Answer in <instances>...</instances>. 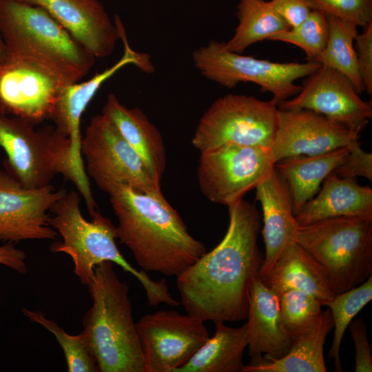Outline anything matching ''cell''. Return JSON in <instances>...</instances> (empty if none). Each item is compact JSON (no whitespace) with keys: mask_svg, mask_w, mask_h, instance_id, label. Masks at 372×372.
I'll return each mask as SVG.
<instances>
[{"mask_svg":"<svg viewBox=\"0 0 372 372\" xmlns=\"http://www.w3.org/2000/svg\"><path fill=\"white\" fill-rule=\"evenodd\" d=\"M24 119L0 114V147L6 154L5 169L23 187L40 188L56 174L71 181L84 198L89 214L98 210L89 181L78 174L70 140L54 127L35 130Z\"/></svg>","mask_w":372,"mask_h":372,"instance_id":"5","label":"cell"},{"mask_svg":"<svg viewBox=\"0 0 372 372\" xmlns=\"http://www.w3.org/2000/svg\"><path fill=\"white\" fill-rule=\"evenodd\" d=\"M92 305L83 318L100 372H145L129 287L121 281L112 262L94 268L87 287Z\"/></svg>","mask_w":372,"mask_h":372,"instance_id":"4","label":"cell"},{"mask_svg":"<svg viewBox=\"0 0 372 372\" xmlns=\"http://www.w3.org/2000/svg\"><path fill=\"white\" fill-rule=\"evenodd\" d=\"M22 312L31 322L43 326L54 335L64 353L68 371H99L90 339L83 331L78 335H70L41 311L23 308Z\"/></svg>","mask_w":372,"mask_h":372,"instance_id":"30","label":"cell"},{"mask_svg":"<svg viewBox=\"0 0 372 372\" xmlns=\"http://www.w3.org/2000/svg\"><path fill=\"white\" fill-rule=\"evenodd\" d=\"M26 255L22 249L15 247V243L6 242L0 245V264L18 273L27 272Z\"/></svg>","mask_w":372,"mask_h":372,"instance_id":"38","label":"cell"},{"mask_svg":"<svg viewBox=\"0 0 372 372\" xmlns=\"http://www.w3.org/2000/svg\"><path fill=\"white\" fill-rule=\"evenodd\" d=\"M279 305L283 326L293 339L318 320L323 306L313 296L296 289L280 293Z\"/></svg>","mask_w":372,"mask_h":372,"instance_id":"32","label":"cell"},{"mask_svg":"<svg viewBox=\"0 0 372 372\" xmlns=\"http://www.w3.org/2000/svg\"><path fill=\"white\" fill-rule=\"evenodd\" d=\"M66 192L51 184L26 188L0 169V240H56L59 234L50 225V209Z\"/></svg>","mask_w":372,"mask_h":372,"instance_id":"14","label":"cell"},{"mask_svg":"<svg viewBox=\"0 0 372 372\" xmlns=\"http://www.w3.org/2000/svg\"><path fill=\"white\" fill-rule=\"evenodd\" d=\"M327 18L329 25L327 44L313 62L339 72L351 81L358 93L361 94L365 90L354 45L358 34L357 26L330 15H327Z\"/></svg>","mask_w":372,"mask_h":372,"instance_id":"28","label":"cell"},{"mask_svg":"<svg viewBox=\"0 0 372 372\" xmlns=\"http://www.w3.org/2000/svg\"><path fill=\"white\" fill-rule=\"evenodd\" d=\"M227 207L229 222L222 240L176 277L180 304L203 322L247 319L249 291L264 260L256 205L241 198Z\"/></svg>","mask_w":372,"mask_h":372,"instance_id":"1","label":"cell"},{"mask_svg":"<svg viewBox=\"0 0 372 372\" xmlns=\"http://www.w3.org/2000/svg\"><path fill=\"white\" fill-rule=\"evenodd\" d=\"M44 9L96 58L110 55L120 39L113 23L98 0H19Z\"/></svg>","mask_w":372,"mask_h":372,"instance_id":"18","label":"cell"},{"mask_svg":"<svg viewBox=\"0 0 372 372\" xmlns=\"http://www.w3.org/2000/svg\"><path fill=\"white\" fill-rule=\"evenodd\" d=\"M372 300V276L361 285L345 292L336 294L327 306L331 311L334 335L328 358L334 360L335 370L342 372L340 346L344 333L350 322L364 307Z\"/></svg>","mask_w":372,"mask_h":372,"instance_id":"29","label":"cell"},{"mask_svg":"<svg viewBox=\"0 0 372 372\" xmlns=\"http://www.w3.org/2000/svg\"><path fill=\"white\" fill-rule=\"evenodd\" d=\"M349 152L333 173L341 178H356L361 176L372 180V154L364 151L356 141L349 146Z\"/></svg>","mask_w":372,"mask_h":372,"instance_id":"34","label":"cell"},{"mask_svg":"<svg viewBox=\"0 0 372 372\" xmlns=\"http://www.w3.org/2000/svg\"><path fill=\"white\" fill-rule=\"evenodd\" d=\"M247 326L249 364L264 358L278 359L289 351L293 338L285 330L280 315L279 294L258 275L249 296Z\"/></svg>","mask_w":372,"mask_h":372,"instance_id":"19","label":"cell"},{"mask_svg":"<svg viewBox=\"0 0 372 372\" xmlns=\"http://www.w3.org/2000/svg\"><path fill=\"white\" fill-rule=\"evenodd\" d=\"M6 55V47L0 33V61L5 57Z\"/></svg>","mask_w":372,"mask_h":372,"instance_id":"39","label":"cell"},{"mask_svg":"<svg viewBox=\"0 0 372 372\" xmlns=\"http://www.w3.org/2000/svg\"><path fill=\"white\" fill-rule=\"evenodd\" d=\"M102 114L109 118L161 185L166 166V150L157 127L138 107H127L114 94L107 96Z\"/></svg>","mask_w":372,"mask_h":372,"instance_id":"22","label":"cell"},{"mask_svg":"<svg viewBox=\"0 0 372 372\" xmlns=\"http://www.w3.org/2000/svg\"><path fill=\"white\" fill-rule=\"evenodd\" d=\"M359 137V132L313 111L278 108L270 150L276 163L289 156L321 154L347 147Z\"/></svg>","mask_w":372,"mask_h":372,"instance_id":"16","label":"cell"},{"mask_svg":"<svg viewBox=\"0 0 372 372\" xmlns=\"http://www.w3.org/2000/svg\"><path fill=\"white\" fill-rule=\"evenodd\" d=\"M278 107L309 110L359 133L372 118L371 102L362 100L343 74L322 65L307 77L298 94Z\"/></svg>","mask_w":372,"mask_h":372,"instance_id":"15","label":"cell"},{"mask_svg":"<svg viewBox=\"0 0 372 372\" xmlns=\"http://www.w3.org/2000/svg\"><path fill=\"white\" fill-rule=\"evenodd\" d=\"M355 39L359 72L364 86L365 92L372 94V22L363 28Z\"/></svg>","mask_w":372,"mask_h":372,"instance_id":"35","label":"cell"},{"mask_svg":"<svg viewBox=\"0 0 372 372\" xmlns=\"http://www.w3.org/2000/svg\"><path fill=\"white\" fill-rule=\"evenodd\" d=\"M256 199L261 204L265 245L264 260L258 275H266L284 249L292 242L299 225L293 210L289 187L275 168L255 188Z\"/></svg>","mask_w":372,"mask_h":372,"instance_id":"20","label":"cell"},{"mask_svg":"<svg viewBox=\"0 0 372 372\" xmlns=\"http://www.w3.org/2000/svg\"><path fill=\"white\" fill-rule=\"evenodd\" d=\"M81 197L75 191L66 192L50 208L49 223L62 238L50 245L53 253L68 254L74 264V273L87 287L90 284L94 268L104 261L115 263L134 276L142 285L149 304H166L179 306L169 293L165 279L152 280L143 271L132 267L123 256L116 244V226L98 210L86 220L80 209Z\"/></svg>","mask_w":372,"mask_h":372,"instance_id":"3","label":"cell"},{"mask_svg":"<svg viewBox=\"0 0 372 372\" xmlns=\"http://www.w3.org/2000/svg\"><path fill=\"white\" fill-rule=\"evenodd\" d=\"M81 154L87 176L108 194L122 185L144 193L161 191L141 157L103 114L91 118L81 138Z\"/></svg>","mask_w":372,"mask_h":372,"instance_id":"10","label":"cell"},{"mask_svg":"<svg viewBox=\"0 0 372 372\" xmlns=\"http://www.w3.org/2000/svg\"><path fill=\"white\" fill-rule=\"evenodd\" d=\"M328 36L327 15L319 10H312L299 25L276 32L267 40L295 45L304 52L308 61L313 62L324 49Z\"/></svg>","mask_w":372,"mask_h":372,"instance_id":"31","label":"cell"},{"mask_svg":"<svg viewBox=\"0 0 372 372\" xmlns=\"http://www.w3.org/2000/svg\"><path fill=\"white\" fill-rule=\"evenodd\" d=\"M312 10L322 12L355 26L372 22V0H307Z\"/></svg>","mask_w":372,"mask_h":372,"instance_id":"33","label":"cell"},{"mask_svg":"<svg viewBox=\"0 0 372 372\" xmlns=\"http://www.w3.org/2000/svg\"><path fill=\"white\" fill-rule=\"evenodd\" d=\"M274 11L289 28L297 26L311 13L312 9L307 0H271Z\"/></svg>","mask_w":372,"mask_h":372,"instance_id":"37","label":"cell"},{"mask_svg":"<svg viewBox=\"0 0 372 372\" xmlns=\"http://www.w3.org/2000/svg\"><path fill=\"white\" fill-rule=\"evenodd\" d=\"M342 216L372 218V189L359 185L356 178H341L333 172L324 180L318 195L295 215L300 226Z\"/></svg>","mask_w":372,"mask_h":372,"instance_id":"21","label":"cell"},{"mask_svg":"<svg viewBox=\"0 0 372 372\" xmlns=\"http://www.w3.org/2000/svg\"><path fill=\"white\" fill-rule=\"evenodd\" d=\"M119 32L120 39L124 45L121 58L88 81L65 86L60 92L50 118L53 121L55 129L70 140L73 163L78 174L85 180H89V178L81 154V121L88 104L103 83L122 68L133 64L147 73H152L154 70L147 54L138 52L131 48L123 25L119 27Z\"/></svg>","mask_w":372,"mask_h":372,"instance_id":"17","label":"cell"},{"mask_svg":"<svg viewBox=\"0 0 372 372\" xmlns=\"http://www.w3.org/2000/svg\"><path fill=\"white\" fill-rule=\"evenodd\" d=\"M205 322L176 311H159L136 323L145 372H176L209 339Z\"/></svg>","mask_w":372,"mask_h":372,"instance_id":"13","label":"cell"},{"mask_svg":"<svg viewBox=\"0 0 372 372\" xmlns=\"http://www.w3.org/2000/svg\"><path fill=\"white\" fill-rule=\"evenodd\" d=\"M76 83L40 62L6 52L0 61V114L35 125L50 118L61 90Z\"/></svg>","mask_w":372,"mask_h":372,"instance_id":"12","label":"cell"},{"mask_svg":"<svg viewBox=\"0 0 372 372\" xmlns=\"http://www.w3.org/2000/svg\"><path fill=\"white\" fill-rule=\"evenodd\" d=\"M274 165L269 147L226 143L200 152L199 188L209 201L228 206L256 188Z\"/></svg>","mask_w":372,"mask_h":372,"instance_id":"11","label":"cell"},{"mask_svg":"<svg viewBox=\"0 0 372 372\" xmlns=\"http://www.w3.org/2000/svg\"><path fill=\"white\" fill-rule=\"evenodd\" d=\"M260 277L278 294L289 289L302 291L317 298L323 306L336 295L322 267L296 242L288 245L271 270Z\"/></svg>","mask_w":372,"mask_h":372,"instance_id":"23","label":"cell"},{"mask_svg":"<svg viewBox=\"0 0 372 372\" xmlns=\"http://www.w3.org/2000/svg\"><path fill=\"white\" fill-rule=\"evenodd\" d=\"M278 111L272 99L264 101L253 96L226 94L203 114L192 143L200 152L226 143L270 148Z\"/></svg>","mask_w":372,"mask_h":372,"instance_id":"9","label":"cell"},{"mask_svg":"<svg viewBox=\"0 0 372 372\" xmlns=\"http://www.w3.org/2000/svg\"><path fill=\"white\" fill-rule=\"evenodd\" d=\"M348 327L355 348V372H371L372 357L365 322L356 319Z\"/></svg>","mask_w":372,"mask_h":372,"instance_id":"36","label":"cell"},{"mask_svg":"<svg viewBox=\"0 0 372 372\" xmlns=\"http://www.w3.org/2000/svg\"><path fill=\"white\" fill-rule=\"evenodd\" d=\"M109 195L117 238L143 270L177 277L207 252L161 191L144 193L122 185Z\"/></svg>","mask_w":372,"mask_h":372,"instance_id":"2","label":"cell"},{"mask_svg":"<svg viewBox=\"0 0 372 372\" xmlns=\"http://www.w3.org/2000/svg\"><path fill=\"white\" fill-rule=\"evenodd\" d=\"M349 152L347 147L316 155H298L277 161L274 168L290 191L293 214L318 192L325 178L339 166Z\"/></svg>","mask_w":372,"mask_h":372,"instance_id":"25","label":"cell"},{"mask_svg":"<svg viewBox=\"0 0 372 372\" xmlns=\"http://www.w3.org/2000/svg\"><path fill=\"white\" fill-rule=\"evenodd\" d=\"M333 329L329 309L322 311L318 320L293 339L291 347L278 359H262L245 365L242 372H326L324 345Z\"/></svg>","mask_w":372,"mask_h":372,"instance_id":"24","label":"cell"},{"mask_svg":"<svg viewBox=\"0 0 372 372\" xmlns=\"http://www.w3.org/2000/svg\"><path fill=\"white\" fill-rule=\"evenodd\" d=\"M202 76L226 88L241 82L257 84L262 92L272 94L277 105L298 94L302 86L295 81L307 77L321 67L318 63H278L242 55L227 50L223 41L211 40L192 53Z\"/></svg>","mask_w":372,"mask_h":372,"instance_id":"8","label":"cell"},{"mask_svg":"<svg viewBox=\"0 0 372 372\" xmlns=\"http://www.w3.org/2000/svg\"><path fill=\"white\" fill-rule=\"evenodd\" d=\"M294 240L322 267L335 294L372 275L371 217H336L299 225Z\"/></svg>","mask_w":372,"mask_h":372,"instance_id":"7","label":"cell"},{"mask_svg":"<svg viewBox=\"0 0 372 372\" xmlns=\"http://www.w3.org/2000/svg\"><path fill=\"white\" fill-rule=\"evenodd\" d=\"M237 10L238 24L232 37L224 42L229 51L241 54L250 45L290 28L274 11L270 1L239 0Z\"/></svg>","mask_w":372,"mask_h":372,"instance_id":"27","label":"cell"},{"mask_svg":"<svg viewBox=\"0 0 372 372\" xmlns=\"http://www.w3.org/2000/svg\"><path fill=\"white\" fill-rule=\"evenodd\" d=\"M214 322L213 337L198 349L176 372H242V358L248 344L247 323L233 328Z\"/></svg>","mask_w":372,"mask_h":372,"instance_id":"26","label":"cell"},{"mask_svg":"<svg viewBox=\"0 0 372 372\" xmlns=\"http://www.w3.org/2000/svg\"><path fill=\"white\" fill-rule=\"evenodd\" d=\"M0 33L6 52L43 63L78 82L95 56L41 7L0 0Z\"/></svg>","mask_w":372,"mask_h":372,"instance_id":"6","label":"cell"}]
</instances>
